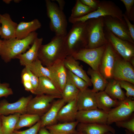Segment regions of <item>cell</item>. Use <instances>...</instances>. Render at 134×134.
<instances>
[{"instance_id":"obj_1","label":"cell","mask_w":134,"mask_h":134,"mask_svg":"<svg viewBox=\"0 0 134 134\" xmlns=\"http://www.w3.org/2000/svg\"><path fill=\"white\" fill-rule=\"evenodd\" d=\"M65 36L55 35L48 43L41 45L38 58L43 66H51L58 61L64 60L67 56Z\"/></svg>"},{"instance_id":"obj_2","label":"cell","mask_w":134,"mask_h":134,"mask_svg":"<svg viewBox=\"0 0 134 134\" xmlns=\"http://www.w3.org/2000/svg\"><path fill=\"white\" fill-rule=\"evenodd\" d=\"M37 36V33L34 32L23 39L14 38L2 40L0 45L1 58L6 63L15 59L17 56L24 53L29 48Z\"/></svg>"},{"instance_id":"obj_3","label":"cell","mask_w":134,"mask_h":134,"mask_svg":"<svg viewBox=\"0 0 134 134\" xmlns=\"http://www.w3.org/2000/svg\"><path fill=\"white\" fill-rule=\"evenodd\" d=\"M65 42L67 56L86 48L88 43L86 22L73 24L65 36Z\"/></svg>"},{"instance_id":"obj_4","label":"cell","mask_w":134,"mask_h":134,"mask_svg":"<svg viewBox=\"0 0 134 134\" xmlns=\"http://www.w3.org/2000/svg\"><path fill=\"white\" fill-rule=\"evenodd\" d=\"M123 14L121 9L114 2L103 0L100 1L97 8L94 11L78 18H74L69 17L68 21L73 24L78 22H85L92 19L110 16L125 22L123 19Z\"/></svg>"},{"instance_id":"obj_5","label":"cell","mask_w":134,"mask_h":134,"mask_svg":"<svg viewBox=\"0 0 134 134\" xmlns=\"http://www.w3.org/2000/svg\"><path fill=\"white\" fill-rule=\"evenodd\" d=\"M88 43L86 48L92 49L106 44L103 17L89 19L86 22Z\"/></svg>"},{"instance_id":"obj_6","label":"cell","mask_w":134,"mask_h":134,"mask_svg":"<svg viewBox=\"0 0 134 134\" xmlns=\"http://www.w3.org/2000/svg\"><path fill=\"white\" fill-rule=\"evenodd\" d=\"M47 15L50 20L49 27L55 35L65 36L67 34V23L63 12L55 3L45 0Z\"/></svg>"},{"instance_id":"obj_7","label":"cell","mask_w":134,"mask_h":134,"mask_svg":"<svg viewBox=\"0 0 134 134\" xmlns=\"http://www.w3.org/2000/svg\"><path fill=\"white\" fill-rule=\"evenodd\" d=\"M106 45L94 48H84L71 56L76 60L82 61L89 65L93 69L99 71V66Z\"/></svg>"},{"instance_id":"obj_8","label":"cell","mask_w":134,"mask_h":134,"mask_svg":"<svg viewBox=\"0 0 134 134\" xmlns=\"http://www.w3.org/2000/svg\"><path fill=\"white\" fill-rule=\"evenodd\" d=\"M105 36L116 53L124 60L130 62L134 57V44L120 38L104 28Z\"/></svg>"},{"instance_id":"obj_9","label":"cell","mask_w":134,"mask_h":134,"mask_svg":"<svg viewBox=\"0 0 134 134\" xmlns=\"http://www.w3.org/2000/svg\"><path fill=\"white\" fill-rule=\"evenodd\" d=\"M134 111V100L130 98L120 101L119 104L107 113V124L125 120L131 117Z\"/></svg>"},{"instance_id":"obj_10","label":"cell","mask_w":134,"mask_h":134,"mask_svg":"<svg viewBox=\"0 0 134 134\" xmlns=\"http://www.w3.org/2000/svg\"><path fill=\"white\" fill-rule=\"evenodd\" d=\"M36 95L29 102L26 113L37 115L40 117L50 108L55 99L61 98L55 96L45 94Z\"/></svg>"},{"instance_id":"obj_11","label":"cell","mask_w":134,"mask_h":134,"mask_svg":"<svg viewBox=\"0 0 134 134\" xmlns=\"http://www.w3.org/2000/svg\"><path fill=\"white\" fill-rule=\"evenodd\" d=\"M118 55L108 42L99 68V72L107 81L113 79V69Z\"/></svg>"},{"instance_id":"obj_12","label":"cell","mask_w":134,"mask_h":134,"mask_svg":"<svg viewBox=\"0 0 134 134\" xmlns=\"http://www.w3.org/2000/svg\"><path fill=\"white\" fill-rule=\"evenodd\" d=\"M104 28L120 39L134 44L126 22L110 16L103 17Z\"/></svg>"},{"instance_id":"obj_13","label":"cell","mask_w":134,"mask_h":134,"mask_svg":"<svg viewBox=\"0 0 134 134\" xmlns=\"http://www.w3.org/2000/svg\"><path fill=\"white\" fill-rule=\"evenodd\" d=\"M113 76V79L127 81L134 84V67L129 62L124 60L118 55L114 67Z\"/></svg>"},{"instance_id":"obj_14","label":"cell","mask_w":134,"mask_h":134,"mask_svg":"<svg viewBox=\"0 0 134 134\" xmlns=\"http://www.w3.org/2000/svg\"><path fill=\"white\" fill-rule=\"evenodd\" d=\"M32 96L22 97L16 101L12 103L8 102L5 100L0 101V114L7 116L15 113L23 114L26 113L28 104Z\"/></svg>"},{"instance_id":"obj_15","label":"cell","mask_w":134,"mask_h":134,"mask_svg":"<svg viewBox=\"0 0 134 134\" xmlns=\"http://www.w3.org/2000/svg\"><path fill=\"white\" fill-rule=\"evenodd\" d=\"M107 113L99 109L78 111L76 121L83 123L107 124Z\"/></svg>"},{"instance_id":"obj_16","label":"cell","mask_w":134,"mask_h":134,"mask_svg":"<svg viewBox=\"0 0 134 134\" xmlns=\"http://www.w3.org/2000/svg\"><path fill=\"white\" fill-rule=\"evenodd\" d=\"M76 130L82 134H105L110 132L115 134L114 129L107 124L79 123Z\"/></svg>"},{"instance_id":"obj_17","label":"cell","mask_w":134,"mask_h":134,"mask_svg":"<svg viewBox=\"0 0 134 134\" xmlns=\"http://www.w3.org/2000/svg\"><path fill=\"white\" fill-rule=\"evenodd\" d=\"M78 111L88 110L98 108L95 93L88 88L80 91L76 98Z\"/></svg>"},{"instance_id":"obj_18","label":"cell","mask_w":134,"mask_h":134,"mask_svg":"<svg viewBox=\"0 0 134 134\" xmlns=\"http://www.w3.org/2000/svg\"><path fill=\"white\" fill-rule=\"evenodd\" d=\"M66 103L62 98L54 100L48 111L40 117L41 128L57 123L59 112Z\"/></svg>"},{"instance_id":"obj_19","label":"cell","mask_w":134,"mask_h":134,"mask_svg":"<svg viewBox=\"0 0 134 134\" xmlns=\"http://www.w3.org/2000/svg\"><path fill=\"white\" fill-rule=\"evenodd\" d=\"M1 27L0 36L4 39L16 38V33L18 24L13 21L10 15L5 13L0 14Z\"/></svg>"},{"instance_id":"obj_20","label":"cell","mask_w":134,"mask_h":134,"mask_svg":"<svg viewBox=\"0 0 134 134\" xmlns=\"http://www.w3.org/2000/svg\"><path fill=\"white\" fill-rule=\"evenodd\" d=\"M43 39L42 38H37L27 51L16 57L15 59L19 60L21 65L25 67L29 65L38 58V51L42 44Z\"/></svg>"},{"instance_id":"obj_21","label":"cell","mask_w":134,"mask_h":134,"mask_svg":"<svg viewBox=\"0 0 134 134\" xmlns=\"http://www.w3.org/2000/svg\"><path fill=\"white\" fill-rule=\"evenodd\" d=\"M78 111L76 99L67 103L61 108L58 115L57 122H69L76 121Z\"/></svg>"},{"instance_id":"obj_22","label":"cell","mask_w":134,"mask_h":134,"mask_svg":"<svg viewBox=\"0 0 134 134\" xmlns=\"http://www.w3.org/2000/svg\"><path fill=\"white\" fill-rule=\"evenodd\" d=\"M36 95H47L55 96L62 98V93L53 81L46 77H39L38 86L34 94Z\"/></svg>"},{"instance_id":"obj_23","label":"cell","mask_w":134,"mask_h":134,"mask_svg":"<svg viewBox=\"0 0 134 134\" xmlns=\"http://www.w3.org/2000/svg\"><path fill=\"white\" fill-rule=\"evenodd\" d=\"M63 61H58L52 65L46 67L53 74L57 82L58 88L61 93L67 81V69Z\"/></svg>"},{"instance_id":"obj_24","label":"cell","mask_w":134,"mask_h":134,"mask_svg":"<svg viewBox=\"0 0 134 134\" xmlns=\"http://www.w3.org/2000/svg\"><path fill=\"white\" fill-rule=\"evenodd\" d=\"M66 68L73 74L80 77L91 86L92 85L90 78L85 71L80 65L78 62L71 55L67 56L63 61Z\"/></svg>"},{"instance_id":"obj_25","label":"cell","mask_w":134,"mask_h":134,"mask_svg":"<svg viewBox=\"0 0 134 134\" xmlns=\"http://www.w3.org/2000/svg\"><path fill=\"white\" fill-rule=\"evenodd\" d=\"M41 26V23L37 19L29 22H21L18 24L16 31V38L18 39L25 38L31 33L40 28Z\"/></svg>"},{"instance_id":"obj_26","label":"cell","mask_w":134,"mask_h":134,"mask_svg":"<svg viewBox=\"0 0 134 134\" xmlns=\"http://www.w3.org/2000/svg\"><path fill=\"white\" fill-rule=\"evenodd\" d=\"M97 107L108 113L120 104V101L113 99L104 91L95 93Z\"/></svg>"},{"instance_id":"obj_27","label":"cell","mask_w":134,"mask_h":134,"mask_svg":"<svg viewBox=\"0 0 134 134\" xmlns=\"http://www.w3.org/2000/svg\"><path fill=\"white\" fill-rule=\"evenodd\" d=\"M25 67H27L32 72L39 78L46 77L49 78L58 89L57 82L53 74L48 68L43 66L38 58L31 64Z\"/></svg>"},{"instance_id":"obj_28","label":"cell","mask_w":134,"mask_h":134,"mask_svg":"<svg viewBox=\"0 0 134 134\" xmlns=\"http://www.w3.org/2000/svg\"><path fill=\"white\" fill-rule=\"evenodd\" d=\"M87 74L90 78L93 88L92 91L96 93L104 91L108 83L107 81L99 71L95 70L89 67L87 71Z\"/></svg>"},{"instance_id":"obj_29","label":"cell","mask_w":134,"mask_h":134,"mask_svg":"<svg viewBox=\"0 0 134 134\" xmlns=\"http://www.w3.org/2000/svg\"><path fill=\"white\" fill-rule=\"evenodd\" d=\"M104 91L114 99L121 101L127 98L121 87L119 81L113 79L108 81Z\"/></svg>"},{"instance_id":"obj_30","label":"cell","mask_w":134,"mask_h":134,"mask_svg":"<svg viewBox=\"0 0 134 134\" xmlns=\"http://www.w3.org/2000/svg\"><path fill=\"white\" fill-rule=\"evenodd\" d=\"M21 114L16 113L7 116L1 115L2 134H12Z\"/></svg>"},{"instance_id":"obj_31","label":"cell","mask_w":134,"mask_h":134,"mask_svg":"<svg viewBox=\"0 0 134 134\" xmlns=\"http://www.w3.org/2000/svg\"><path fill=\"white\" fill-rule=\"evenodd\" d=\"M78 123L76 121L71 122L60 123L45 128L49 132L78 134L76 128Z\"/></svg>"},{"instance_id":"obj_32","label":"cell","mask_w":134,"mask_h":134,"mask_svg":"<svg viewBox=\"0 0 134 134\" xmlns=\"http://www.w3.org/2000/svg\"><path fill=\"white\" fill-rule=\"evenodd\" d=\"M40 117L35 114L26 113L21 114L15 128L18 130L24 127H31L40 120Z\"/></svg>"},{"instance_id":"obj_33","label":"cell","mask_w":134,"mask_h":134,"mask_svg":"<svg viewBox=\"0 0 134 134\" xmlns=\"http://www.w3.org/2000/svg\"><path fill=\"white\" fill-rule=\"evenodd\" d=\"M80 90L71 84L67 82L62 92V98L66 103L76 99Z\"/></svg>"},{"instance_id":"obj_34","label":"cell","mask_w":134,"mask_h":134,"mask_svg":"<svg viewBox=\"0 0 134 134\" xmlns=\"http://www.w3.org/2000/svg\"><path fill=\"white\" fill-rule=\"evenodd\" d=\"M95 10L82 3L80 0H77L72 9L70 17L74 18H80Z\"/></svg>"},{"instance_id":"obj_35","label":"cell","mask_w":134,"mask_h":134,"mask_svg":"<svg viewBox=\"0 0 134 134\" xmlns=\"http://www.w3.org/2000/svg\"><path fill=\"white\" fill-rule=\"evenodd\" d=\"M67 82L73 84L80 91L84 90L89 86L88 84L84 80L67 69Z\"/></svg>"},{"instance_id":"obj_36","label":"cell","mask_w":134,"mask_h":134,"mask_svg":"<svg viewBox=\"0 0 134 134\" xmlns=\"http://www.w3.org/2000/svg\"><path fill=\"white\" fill-rule=\"evenodd\" d=\"M124 4L126 8L124 14L129 20L134 21V0H121Z\"/></svg>"},{"instance_id":"obj_37","label":"cell","mask_w":134,"mask_h":134,"mask_svg":"<svg viewBox=\"0 0 134 134\" xmlns=\"http://www.w3.org/2000/svg\"><path fill=\"white\" fill-rule=\"evenodd\" d=\"M121 88L125 89L126 92L125 93L127 98L134 97V84L129 82L125 81H119Z\"/></svg>"},{"instance_id":"obj_38","label":"cell","mask_w":134,"mask_h":134,"mask_svg":"<svg viewBox=\"0 0 134 134\" xmlns=\"http://www.w3.org/2000/svg\"><path fill=\"white\" fill-rule=\"evenodd\" d=\"M116 125L119 127L125 128L133 133H134V117L127 120L115 122Z\"/></svg>"},{"instance_id":"obj_39","label":"cell","mask_w":134,"mask_h":134,"mask_svg":"<svg viewBox=\"0 0 134 134\" xmlns=\"http://www.w3.org/2000/svg\"><path fill=\"white\" fill-rule=\"evenodd\" d=\"M41 128L40 120L29 128L22 131L15 130L14 132L17 134H37Z\"/></svg>"},{"instance_id":"obj_40","label":"cell","mask_w":134,"mask_h":134,"mask_svg":"<svg viewBox=\"0 0 134 134\" xmlns=\"http://www.w3.org/2000/svg\"><path fill=\"white\" fill-rule=\"evenodd\" d=\"M13 94V90L10 87L9 84L1 83L0 81V98L3 97H7Z\"/></svg>"},{"instance_id":"obj_41","label":"cell","mask_w":134,"mask_h":134,"mask_svg":"<svg viewBox=\"0 0 134 134\" xmlns=\"http://www.w3.org/2000/svg\"><path fill=\"white\" fill-rule=\"evenodd\" d=\"M25 67L27 68L30 77V81L32 85L34 93L38 85L39 78L32 72L27 67Z\"/></svg>"},{"instance_id":"obj_42","label":"cell","mask_w":134,"mask_h":134,"mask_svg":"<svg viewBox=\"0 0 134 134\" xmlns=\"http://www.w3.org/2000/svg\"><path fill=\"white\" fill-rule=\"evenodd\" d=\"M123 18L126 24L130 36L134 41V25L131 23L124 14H123Z\"/></svg>"},{"instance_id":"obj_43","label":"cell","mask_w":134,"mask_h":134,"mask_svg":"<svg viewBox=\"0 0 134 134\" xmlns=\"http://www.w3.org/2000/svg\"><path fill=\"white\" fill-rule=\"evenodd\" d=\"M84 4L95 10L97 8L100 0H80Z\"/></svg>"},{"instance_id":"obj_44","label":"cell","mask_w":134,"mask_h":134,"mask_svg":"<svg viewBox=\"0 0 134 134\" xmlns=\"http://www.w3.org/2000/svg\"><path fill=\"white\" fill-rule=\"evenodd\" d=\"M22 82L30 81V77L26 67L23 69L21 74Z\"/></svg>"},{"instance_id":"obj_45","label":"cell","mask_w":134,"mask_h":134,"mask_svg":"<svg viewBox=\"0 0 134 134\" xmlns=\"http://www.w3.org/2000/svg\"><path fill=\"white\" fill-rule=\"evenodd\" d=\"M22 83L26 90L34 94V91L30 81L24 82Z\"/></svg>"},{"instance_id":"obj_46","label":"cell","mask_w":134,"mask_h":134,"mask_svg":"<svg viewBox=\"0 0 134 134\" xmlns=\"http://www.w3.org/2000/svg\"><path fill=\"white\" fill-rule=\"evenodd\" d=\"M37 134H51L49 131L45 127L40 128Z\"/></svg>"},{"instance_id":"obj_47","label":"cell","mask_w":134,"mask_h":134,"mask_svg":"<svg viewBox=\"0 0 134 134\" xmlns=\"http://www.w3.org/2000/svg\"><path fill=\"white\" fill-rule=\"evenodd\" d=\"M56 1L58 3L59 7L63 10L65 4V1L63 0H56Z\"/></svg>"},{"instance_id":"obj_48","label":"cell","mask_w":134,"mask_h":134,"mask_svg":"<svg viewBox=\"0 0 134 134\" xmlns=\"http://www.w3.org/2000/svg\"><path fill=\"white\" fill-rule=\"evenodd\" d=\"M51 134H73L70 133H56L54 132H49Z\"/></svg>"},{"instance_id":"obj_49","label":"cell","mask_w":134,"mask_h":134,"mask_svg":"<svg viewBox=\"0 0 134 134\" xmlns=\"http://www.w3.org/2000/svg\"><path fill=\"white\" fill-rule=\"evenodd\" d=\"M130 63L132 66L134 67V57L132 58L130 60Z\"/></svg>"},{"instance_id":"obj_50","label":"cell","mask_w":134,"mask_h":134,"mask_svg":"<svg viewBox=\"0 0 134 134\" xmlns=\"http://www.w3.org/2000/svg\"><path fill=\"white\" fill-rule=\"evenodd\" d=\"M126 134H134V133L127 130H125Z\"/></svg>"},{"instance_id":"obj_51","label":"cell","mask_w":134,"mask_h":134,"mask_svg":"<svg viewBox=\"0 0 134 134\" xmlns=\"http://www.w3.org/2000/svg\"><path fill=\"white\" fill-rule=\"evenodd\" d=\"M1 115L0 114V134H2L1 130Z\"/></svg>"},{"instance_id":"obj_52","label":"cell","mask_w":134,"mask_h":134,"mask_svg":"<svg viewBox=\"0 0 134 134\" xmlns=\"http://www.w3.org/2000/svg\"><path fill=\"white\" fill-rule=\"evenodd\" d=\"M11 1V0H4L3 1H4L6 3H9Z\"/></svg>"},{"instance_id":"obj_53","label":"cell","mask_w":134,"mask_h":134,"mask_svg":"<svg viewBox=\"0 0 134 134\" xmlns=\"http://www.w3.org/2000/svg\"><path fill=\"white\" fill-rule=\"evenodd\" d=\"M0 34H1V27L0 26ZM2 40H1L0 39V41H1Z\"/></svg>"},{"instance_id":"obj_54","label":"cell","mask_w":134,"mask_h":134,"mask_svg":"<svg viewBox=\"0 0 134 134\" xmlns=\"http://www.w3.org/2000/svg\"><path fill=\"white\" fill-rule=\"evenodd\" d=\"M105 134H114L112 133H110V132H108V133H106Z\"/></svg>"},{"instance_id":"obj_55","label":"cell","mask_w":134,"mask_h":134,"mask_svg":"<svg viewBox=\"0 0 134 134\" xmlns=\"http://www.w3.org/2000/svg\"><path fill=\"white\" fill-rule=\"evenodd\" d=\"M12 134H17L16 133L14 132Z\"/></svg>"},{"instance_id":"obj_56","label":"cell","mask_w":134,"mask_h":134,"mask_svg":"<svg viewBox=\"0 0 134 134\" xmlns=\"http://www.w3.org/2000/svg\"><path fill=\"white\" fill-rule=\"evenodd\" d=\"M2 40H1V41H0V43H1V42L2 41Z\"/></svg>"},{"instance_id":"obj_57","label":"cell","mask_w":134,"mask_h":134,"mask_svg":"<svg viewBox=\"0 0 134 134\" xmlns=\"http://www.w3.org/2000/svg\"><path fill=\"white\" fill-rule=\"evenodd\" d=\"M78 134H82L81 133H78Z\"/></svg>"}]
</instances>
